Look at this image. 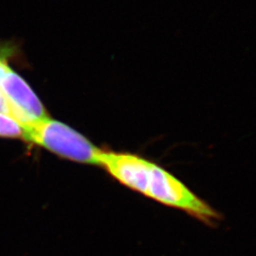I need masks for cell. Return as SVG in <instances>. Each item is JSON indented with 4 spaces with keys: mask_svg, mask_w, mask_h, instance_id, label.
I'll return each instance as SVG.
<instances>
[{
    "mask_svg": "<svg viewBox=\"0 0 256 256\" xmlns=\"http://www.w3.org/2000/svg\"><path fill=\"white\" fill-rule=\"evenodd\" d=\"M0 92L8 102L10 116L18 120L24 128L48 119L46 110L36 94L10 68L1 79Z\"/></svg>",
    "mask_w": 256,
    "mask_h": 256,
    "instance_id": "cell-3",
    "label": "cell"
},
{
    "mask_svg": "<svg viewBox=\"0 0 256 256\" xmlns=\"http://www.w3.org/2000/svg\"><path fill=\"white\" fill-rule=\"evenodd\" d=\"M100 156L99 165L129 189L208 226L221 220L218 210L162 166L129 153L102 151Z\"/></svg>",
    "mask_w": 256,
    "mask_h": 256,
    "instance_id": "cell-1",
    "label": "cell"
},
{
    "mask_svg": "<svg viewBox=\"0 0 256 256\" xmlns=\"http://www.w3.org/2000/svg\"><path fill=\"white\" fill-rule=\"evenodd\" d=\"M0 137L24 138L25 128L12 116L0 112Z\"/></svg>",
    "mask_w": 256,
    "mask_h": 256,
    "instance_id": "cell-4",
    "label": "cell"
},
{
    "mask_svg": "<svg viewBox=\"0 0 256 256\" xmlns=\"http://www.w3.org/2000/svg\"><path fill=\"white\" fill-rule=\"evenodd\" d=\"M25 140L76 162L99 165L102 150L60 122L46 119L25 128Z\"/></svg>",
    "mask_w": 256,
    "mask_h": 256,
    "instance_id": "cell-2",
    "label": "cell"
},
{
    "mask_svg": "<svg viewBox=\"0 0 256 256\" xmlns=\"http://www.w3.org/2000/svg\"><path fill=\"white\" fill-rule=\"evenodd\" d=\"M1 52H3V50H0V61L5 60V56L1 54Z\"/></svg>",
    "mask_w": 256,
    "mask_h": 256,
    "instance_id": "cell-6",
    "label": "cell"
},
{
    "mask_svg": "<svg viewBox=\"0 0 256 256\" xmlns=\"http://www.w3.org/2000/svg\"><path fill=\"white\" fill-rule=\"evenodd\" d=\"M0 112L10 115V110L9 106H8V102H7L6 99L4 98V96L2 95V93H1V92H0Z\"/></svg>",
    "mask_w": 256,
    "mask_h": 256,
    "instance_id": "cell-5",
    "label": "cell"
}]
</instances>
